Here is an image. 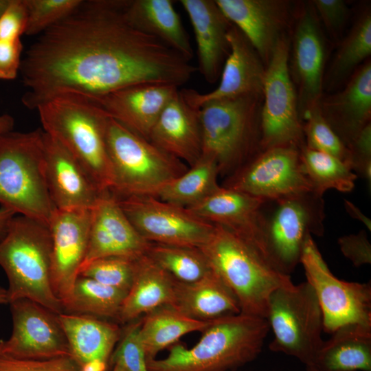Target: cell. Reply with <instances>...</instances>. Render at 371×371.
I'll return each instance as SVG.
<instances>
[{
  "label": "cell",
  "mask_w": 371,
  "mask_h": 371,
  "mask_svg": "<svg viewBox=\"0 0 371 371\" xmlns=\"http://www.w3.org/2000/svg\"><path fill=\"white\" fill-rule=\"evenodd\" d=\"M126 0L83 1L41 34L22 58L20 74L30 109L64 94L95 99L138 84L177 87L197 68L127 21Z\"/></svg>",
  "instance_id": "obj_1"
},
{
  "label": "cell",
  "mask_w": 371,
  "mask_h": 371,
  "mask_svg": "<svg viewBox=\"0 0 371 371\" xmlns=\"http://www.w3.org/2000/svg\"><path fill=\"white\" fill-rule=\"evenodd\" d=\"M267 319L238 313L210 322L191 348L175 344L164 359H146L148 371H227L254 360L269 331Z\"/></svg>",
  "instance_id": "obj_2"
},
{
  "label": "cell",
  "mask_w": 371,
  "mask_h": 371,
  "mask_svg": "<svg viewBox=\"0 0 371 371\" xmlns=\"http://www.w3.org/2000/svg\"><path fill=\"white\" fill-rule=\"evenodd\" d=\"M36 109L42 130L83 166L101 192L111 191L113 180L106 145L109 117L102 108L85 96L64 94Z\"/></svg>",
  "instance_id": "obj_3"
},
{
  "label": "cell",
  "mask_w": 371,
  "mask_h": 371,
  "mask_svg": "<svg viewBox=\"0 0 371 371\" xmlns=\"http://www.w3.org/2000/svg\"><path fill=\"white\" fill-rule=\"evenodd\" d=\"M200 249L236 296L240 313L266 319L272 293L293 284L290 276L277 271L252 245L221 225L214 224Z\"/></svg>",
  "instance_id": "obj_4"
},
{
  "label": "cell",
  "mask_w": 371,
  "mask_h": 371,
  "mask_svg": "<svg viewBox=\"0 0 371 371\" xmlns=\"http://www.w3.org/2000/svg\"><path fill=\"white\" fill-rule=\"evenodd\" d=\"M52 237L48 225L14 216L0 240V266L8 282V304L26 298L52 312H63L52 284Z\"/></svg>",
  "instance_id": "obj_5"
},
{
  "label": "cell",
  "mask_w": 371,
  "mask_h": 371,
  "mask_svg": "<svg viewBox=\"0 0 371 371\" xmlns=\"http://www.w3.org/2000/svg\"><path fill=\"white\" fill-rule=\"evenodd\" d=\"M43 137L37 128L0 137V205L48 225L56 208L45 176Z\"/></svg>",
  "instance_id": "obj_6"
},
{
  "label": "cell",
  "mask_w": 371,
  "mask_h": 371,
  "mask_svg": "<svg viewBox=\"0 0 371 371\" xmlns=\"http://www.w3.org/2000/svg\"><path fill=\"white\" fill-rule=\"evenodd\" d=\"M262 95L210 100L201 106L202 156L232 175L260 151Z\"/></svg>",
  "instance_id": "obj_7"
},
{
  "label": "cell",
  "mask_w": 371,
  "mask_h": 371,
  "mask_svg": "<svg viewBox=\"0 0 371 371\" xmlns=\"http://www.w3.org/2000/svg\"><path fill=\"white\" fill-rule=\"evenodd\" d=\"M106 145L117 198L156 196L166 185L187 170L179 159L109 117Z\"/></svg>",
  "instance_id": "obj_8"
},
{
  "label": "cell",
  "mask_w": 371,
  "mask_h": 371,
  "mask_svg": "<svg viewBox=\"0 0 371 371\" xmlns=\"http://www.w3.org/2000/svg\"><path fill=\"white\" fill-rule=\"evenodd\" d=\"M324 219L323 196L313 191L264 199L260 224L270 264L289 276L300 263L308 238L324 235Z\"/></svg>",
  "instance_id": "obj_9"
},
{
  "label": "cell",
  "mask_w": 371,
  "mask_h": 371,
  "mask_svg": "<svg viewBox=\"0 0 371 371\" xmlns=\"http://www.w3.org/2000/svg\"><path fill=\"white\" fill-rule=\"evenodd\" d=\"M273 339L269 348L311 367L323 339L322 313L315 293L306 281L275 290L266 317Z\"/></svg>",
  "instance_id": "obj_10"
},
{
  "label": "cell",
  "mask_w": 371,
  "mask_h": 371,
  "mask_svg": "<svg viewBox=\"0 0 371 371\" xmlns=\"http://www.w3.org/2000/svg\"><path fill=\"white\" fill-rule=\"evenodd\" d=\"M290 41L284 34L265 65L263 106L260 114V150L274 146L304 143L297 95L289 67Z\"/></svg>",
  "instance_id": "obj_11"
},
{
  "label": "cell",
  "mask_w": 371,
  "mask_h": 371,
  "mask_svg": "<svg viewBox=\"0 0 371 371\" xmlns=\"http://www.w3.org/2000/svg\"><path fill=\"white\" fill-rule=\"evenodd\" d=\"M300 263L320 306L324 331L332 333L348 324L371 327L370 283L347 282L335 276L313 237L304 245Z\"/></svg>",
  "instance_id": "obj_12"
},
{
  "label": "cell",
  "mask_w": 371,
  "mask_h": 371,
  "mask_svg": "<svg viewBox=\"0 0 371 371\" xmlns=\"http://www.w3.org/2000/svg\"><path fill=\"white\" fill-rule=\"evenodd\" d=\"M117 201L137 232L152 243L200 248L214 229L213 223L186 207L155 196H132Z\"/></svg>",
  "instance_id": "obj_13"
},
{
  "label": "cell",
  "mask_w": 371,
  "mask_h": 371,
  "mask_svg": "<svg viewBox=\"0 0 371 371\" xmlns=\"http://www.w3.org/2000/svg\"><path fill=\"white\" fill-rule=\"evenodd\" d=\"M223 187L263 199L312 191L302 164L300 148L293 145L260 150L229 175Z\"/></svg>",
  "instance_id": "obj_14"
},
{
  "label": "cell",
  "mask_w": 371,
  "mask_h": 371,
  "mask_svg": "<svg viewBox=\"0 0 371 371\" xmlns=\"http://www.w3.org/2000/svg\"><path fill=\"white\" fill-rule=\"evenodd\" d=\"M12 330L3 341L2 354L46 360L71 357L58 314L26 298L10 302Z\"/></svg>",
  "instance_id": "obj_15"
},
{
  "label": "cell",
  "mask_w": 371,
  "mask_h": 371,
  "mask_svg": "<svg viewBox=\"0 0 371 371\" xmlns=\"http://www.w3.org/2000/svg\"><path fill=\"white\" fill-rule=\"evenodd\" d=\"M289 72L294 83L299 113L319 104L324 87L326 47L319 18L312 5L304 8L294 28Z\"/></svg>",
  "instance_id": "obj_16"
},
{
  "label": "cell",
  "mask_w": 371,
  "mask_h": 371,
  "mask_svg": "<svg viewBox=\"0 0 371 371\" xmlns=\"http://www.w3.org/2000/svg\"><path fill=\"white\" fill-rule=\"evenodd\" d=\"M91 216V209L56 210L48 224L52 245V284L63 306L87 255Z\"/></svg>",
  "instance_id": "obj_17"
},
{
  "label": "cell",
  "mask_w": 371,
  "mask_h": 371,
  "mask_svg": "<svg viewBox=\"0 0 371 371\" xmlns=\"http://www.w3.org/2000/svg\"><path fill=\"white\" fill-rule=\"evenodd\" d=\"M91 214L88 248L81 269L100 258H137L146 253L151 243L135 229L111 191L102 193Z\"/></svg>",
  "instance_id": "obj_18"
},
{
  "label": "cell",
  "mask_w": 371,
  "mask_h": 371,
  "mask_svg": "<svg viewBox=\"0 0 371 371\" xmlns=\"http://www.w3.org/2000/svg\"><path fill=\"white\" fill-rule=\"evenodd\" d=\"M45 176L58 210H91L100 192L83 166L59 142L44 132Z\"/></svg>",
  "instance_id": "obj_19"
},
{
  "label": "cell",
  "mask_w": 371,
  "mask_h": 371,
  "mask_svg": "<svg viewBox=\"0 0 371 371\" xmlns=\"http://www.w3.org/2000/svg\"><path fill=\"white\" fill-rule=\"evenodd\" d=\"M229 22L249 41L265 65L280 38L290 16L284 0H215Z\"/></svg>",
  "instance_id": "obj_20"
},
{
  "label": "cell",
  "mask_w": 371,
  "mask_h": 371,
  "mask_svg": "<svg viewBox=\"0 0 371 371\" xmlns=\"http://www.w3.org/2000/svg\"><path fill=\"white\" fill-rule=\"evenodd\" d=\"M227 39L229 52L223 64L218 86L206 93L183 89L190 102L197 107L205 102L247 95H262L265 66L255 49L234 25Z\"/></svg>",
  "instance_id": "obj_21"
},
{
  "label": "cell",
  "mask_w": 371,
  "mask_h": 371,
  "mask_svg": "<svg viewBox=\"0 0 371 371\" xmlns=\"http://www.w3.org/2000/svg\"><path fill=\"white\" fill-rule=\"evenodd\" d=\"M263 201V199L221 186L203 201L187 209L202 219L236 234L270 264L260 224V207Z\"/></svg>",
  "instance_id": "obj_22"
},
{
  "label": "cell",
  "mask_w": 371,
  "mask_h": 371,
  "mask_svg": "<svg viewBox=\"0 0 371 371\" xmlns=\"http://www.w3.org/2000/svg\"><path fill=\"white\" fill-rule=\"evenodd\" d=\"M171 156L193 166L202 155L201 109L192 104L183 89L176 91L150 133L149 139Z\"/></svg>",
  "instance_id": "obj_23"
},
{
  "label": "cell",
  "mask_w": 371,
  "mask_h": 371,
  "mask_svg": "<svg viewBox=\"0 0 371 371\" xmlns=\"http://www.w3.org/2000/svg\"><path fill=\"white\" fill-rule=\"evenodd\" d=\"M179 88L167 84H138L91 100L109 117L148 140L161 111Z\"/></svg>",
  "instance_id": "obj_24"
},
{
  "label": "cell",
  "mask_w": 371,
  "mask_h": 371,
  "mask_svg": "<svg viewBox=\"0 0 371 371\" xmlns=\"http://www.w3.org/2000/svg\"><path fill=\"white\" fill-rule=\"evenodd\" d=\"M193 27L199 70L205 80L215 82L229 52L228 32L232 24L215 0H180Z\"/></svg>",
  "instance_id": "obj_25"
},
{
  "label": "cell",
  "mask_w": 371,
  "mask_h": 371,
  "mask_svg": "<svg viewBox=\"0 0 371 371\" xmlns=\"http://www.w3.org/2000/svg\"><path fill=\"white\" fill-rule=\"evenodd\" d=\"M319 106L327 122L348 148L370 122V62L360 66L340 92L320 100Z\"/></svg>",
  "instance_id": "obj_26"
},
{
  "label": "cell",
  "mask_w": 371,
  "mask_h": 371,
  "mask_svg": "<svg viewBox=\"0 0 371 371\" xmlns=\"http://www.w3.org/2000/svg\"><path fill=\"white\" fill-rule=\"evenodd\" d=\"M169 306L187 317L205 322L240 313L236 296L213 269L193 282L175 279L173 297Z\"/></svg>",
  "instance_id": "obj_27"
},
{
  "label": "cell",
  "mask_w": 371,
  "mask_h": 371,
  "mask_svg": "<svg viewBox=\"0 0 371 371\" xmlns=\"http://www.w3.org/2000/svg\"><path fill=\"white\" fill-rule=\"evenodd\" d=\"M58 319L71 357L80 369L95 363H109L122 335L117 324L91 315L66 312L58 314Z\"/></svg>",
  "instance_id": "obj_28"
},
{
  "label": "cell",
  "mask_w": 371,
  "mask_h": 371,
  "mask_svg": "<svg viewBox=\"0 0 371 371\" xmlns=\"http://www.w3.org/2000/svg\"><path fill=\"white\" fill-rule=\"evenodd\" d=\"M124 14L133 27L157 38L190 62L193 49L172 1L126 0Z\"/></svg>",
  "instance_id": "obj_29"
},
{
  "label": "cell",
  "mask_w": 371,
  "mask_h": 371,
  "mask_svg": "<svg viewBox=\"0 0 371 371\" xmlns=\"http://www.w3.org/2000/svg\"><path fill=\"white\" fill-rule=\"evenodd\" d=\"M175 279L146 254L136 258L133 284L122 305L117 321L129 323L162 306H170Z\"/></svg>",
  "instance_id": "obj_30"
},
{
  "label": "cell",
  "mask_w": 371,
  "mask_h": 371,
  "mask_svg": "<svg viewBox=\"0 0 371 371\" xmlns=\"http://www.w3.org/2000/svg\"><path fill=\"white\" fill-rule=\"evenodd\" d=\"M323 341L313 363L319 371H371V327L343 326Z\"/></svg>",
  "instance_id": "obj_31"
},
{
  "label": "cell",
  "mask_w": 371,
  "mask_h": 371,
  "mask_svg": "<svg viewBox=\"0 0 371 371\" xmlns=\"http://www.w3.org/2000/svg\"><path fill=\"white\" fill-rule=\"evenodd\" d=\"M210 321L194 319L169 306H162L141 319L140 336L146 359H155L161 350L180 337L194 331H203Z\"/></svg>",
  "instance_id": "obj_32"
},
{
  "label": "cell",
  "mask_w": 371,
  "mask_h": 371,
  "mask_svg": "<svg viewBox=\"0 0 371 371\" xmlns=\"http://www.w3.org/2000/svg\"><path fill=\"white\" fill-rule=\"evenodd\" d=\"M220 174L216 161L202 156L183 174L171 181L155 197L183 207H191L220 188L217 177Z\"/></svg>",
  "instance_id": "obj_33"
},
{
  "label": "cell",
  "mask_w": 371,
  "mask_h": 371,
  "mask_svg": "<svg viewBox=\"0 0 371 371\" xmlns=\"http://www.w3.org/2000/svg\"><path fill=\"white\" fill-rule=\"evenodd\" d=\"M126 294L124 291L79 276L63 304V312L117 320Z\"/></svg>",
  "instance_id": "obj_34"
},
{
  "label": "cell",
  "mask_w": 371,
  "mask_h": 371,
  "mask_svg": "<svg viewBox=\"0 0 371 371\" xmlns=\"http://www.w3.org/2000/svg\"><path fill=\"white\" fill-rule=\"evenodd\" d=\"M300 158L315 194L323 196L330 189L341 192H350L354 189L357 175L340 159L305 145L300 148Z\"/></svg>",
  "instance_id": "obj_35"
},
{
  "label": "cell",
  "mask_w": 371,
  "mask_h": 371,
  "mask_svg": "<svg viewBox=\"0 0 371 371\" xmlns=\"http://www.w3.org/2000/svg\"><path fill=\"white\" fill-rule=\"evenodd\" d=\"M371 54V13L366 10L356 20L341 43L327 74L328 87H335Z\"/></svg>",
  "instance_id": "obj_36"
},
{
  "label": "cell",
  "mask_w": 371,
  "mask_h": 371,
  "mask_svg": "<svg viewBox=\"0 0 371 371\" xmlns=\"http://www.w3.org/2000/svg\"><path fill=\"white\" fill-rule=\"evenodd\" d=\"M146 254L181 282H193L212 269L200 248L150 243Z\"/></svg>",
  "instance_id": "obj_37"
},
{
  "label": "cell",
  "mask_w": 371,
  "mask_h": 371,
  "mask_svg": "<svg viewBox=\"0 0 371 371\" xmlns=\"http://www.w3.org/2000/svg\"><path fill=\"white\" fill-rule=\"evenodd\" d=\"M301 120L306 147L329 154L351 167L350 151L324 118L319 103L304 111Z\"/></svg>",
  "instance_id": "obj_38"
},
{
  "label": "cell",
  "mask_w": 371,
  "mask_h": 371,
  "mask_svg": "<svg viewBox=\"0 0 371 371\" xmlns=\"http://www.w3.org/2000/svg\"><path fill=\"white\" fill-rule=\"evenodd\" d=\"M135 260L120 256L100 258L83 267L79 276L128 293L134 279Z\"/></svg>",
  "instance_id": "obj_39"
},
{
  "label": "cell",
  "mask_w": 371,
  "mask_h": 371,
  "mask_svg": "<svg viewBox=\"0 0 371 371\" xmlns=\"http://www.w3.org/2000/svg\"><path fill=\"white\" fill-rule=\"evenodd\" d=\"M82 0H24L27 10L25 34L40 35L76 11Z\"/></svg>",
  "instance_id": "obj_40"
},
{
  "label": "cell",
  "mask_w": 371,
  "mask_h": 371,
  "mask_svg": "<svg viewBox=\"0 0 371 371\" xmlns=\"http://www.w3.org/2000/svg\"><path fill=\"white\" fill-rule=\"evenodd\" d=\"M141 319L129 322L122 332L109 363L122 367L126 371H148L146 357L140 336Z\"/></svg>",
  "instance_id": "obj_41"
},
{
  "label": "cell",
  "mask_w": 371,
  "mask_h": 371,
  "mask_svg": "<svg viewBox=\"0 0 371 371\" xmlns=\"http://www.w3.org/2000/svg\"><path fill=\"white\" fill-rule=\"evenodd\" d=\"M0 371H81L71 357L38 360L0 354Z\"/></svg>",
  "instance_id": "obj_42"
},
{
  "label": "cell",
  "mask_w": 371,
  "mask_h": 371,
  "mask_svg": "<svg viewBox=\"0 0 371 371\" xmlns=\"http://www.w3.org/2000/svg\"><path fill=\"white\" fill-rule=\"evenodd\" d=\"M348 150L352 170L371 186V124L365 126L354 139Z\"/></svg>",
  "instance_id": "obj_43"
},
{
  "label": "cell",
  "mask_w": 371,
  "mask_h": 371,
  "mask_svg": "<svg viewBox=\"0 0 371 371\" xmlns=\"http://www.w3.org/2000/svg\"><path fill=\"white\" fill-rule=\"evenodd\" d=\"M317 17L335 36L343 30L349 15V9L342 0H314L311 3Z\"/></svg>",
  "instance_id": "obj_44"
},
{
  "label": "cell",
  "mask_w": 371,
  "mask_h": 371,
  "mask_svg": "<svg viewBox=\"0 0 371 371\" xmlns=\"http://www.w3.org/2000/svg\"><path fill=\"white\" fill-rule=\"evenodd\" d=\"M337 243L343 255L356 267L371 263V244L365 229L342 236Z\"/></svg>",
  "instance_id": "obj_45"
},
{
  "label": "cell",
  "mask_w": 371,
  "mask_h": 371,
  "mask_svg": "<svg viewBox=\"0 0 371 371\" xmlns=\"http://www.w3.org/2000/svg\"><path fill=\"white\" fill-rule=\"evenodd\" d=\"M27 10L24 0H10L0 17V39L21 38L25 34Z\"/></svg>",
  "instance_id": "obj_46"
},
{
  "label": "cell",
  "mask_w": 371,
  "mask_h": 371,
  "mask_svg": "<svg viewBox=\"0 0 371 371\" xmlns=\"http://www.w3.org/2000/svg\"><path fill=\"white\" fill-rule=\"evenodd\" d=\"M22 50L21 38L0 39V80L16 78L21 65Z\"/></svg>",
  "instance_id": "obj_47"
},
{
  "label": "cell",
  "mask_w": 371,
  "mask_h": 371,
  "mask_svg": "<svg viewBox=\"0 0 371 371\" xmlns=\"http://www.w3.org/2000/svg\"><path fill=\"white\" fill-rule=\"evenodd\" d=\"M344 207L347 213L352 218L362 223L369 231L371 230V221L352 202L344 200Z\"/></svg>",
  "instance_id": "obj_48"
},
{
  "label": "cell",
  "mask_w": 371,
  "mask_h": 371,
  "mask_svg": "<svg viewBox=\"0 0 371 371\" xmlns=\"http://www.w3.org/2000/svg\"><path fill=\"white\" fill-rule=\"evenodd\" d=\"M12 211L0 207V240L5 236L11 219L15 216Z\"/></svg>",
  "instance_id": "obj_49"
},
{
  "label": "cell",
  "mask_w": 371,
  "mask_h": 371,
  "mask_svg": "<svg viewBox=\"0 0 371 371\" xmlns=\"http://www.w3.org/2000/svg\"><path fill=\"white\" fill-rule=\"evenodd\" d=\"M14 126V120L12 116L7 113H0V137L12 131Z\"/></svg>",
  "instance_id": "obj_50"
},
{
  "label": "cell",
  "mask_w": 371,
  "mask_h": 371,
  "mask_svg": "<svg viewBox=\"0 0 371 371\" xmlns=\"http://www.w3.org/2000/svg\"><path fill=\"white\" fill-rule=\"evenodd\" d=\"M7 303H8L7 291L0 286V304Z\"/></svg>",
  "instance_id": "obj_51"
},
{
  "label": "cell",
  "mask_w": 371,
  "mask_h": 371,
  "mask_svg": "<svg viewBox=\"0 0 371 371\" xmlns=\"http://www.w3.org/2000/svg\"><path fill=\"white\" fill-rule=\"evenodd\" d=\"M10 0H0V17L7 9Z\"/></svg>",
  "instance_id": "obj_52"
},
{
  "label": "cell",
  "mask_w": 371,
  "mask_h": 371,
  "mask_svg": "<svg viewBox=\"0 0 371 371\" xmlns=\"http://www.w3.org/2000/svg\"><path fill=\"white\" fill-rule=\"evenodd\" d=\"M113 371H126V370L120 366L115 365L113 366Z\"/></svg>",
  "instance_id": "obj_53"
},
{
  "label": "cell",
  "mask_w": 371,
  "mask_h": 371,
  "mask_svg": "<svg viewBox=\"0 0 371 371\" xmlns=\"http://www.w3.org/2000/svg\"><path fill=\"white\" fill-rule=\"evenodd\" d=\"M2 348H3V341H0V354L2 353Z\"/></svg>",
  "instance_id": "obj_54"
},
{
  "label": "cell",
  "mask_w": 371,
  "mask_h": 371,
  "mask_svg": "<svg viewBox=\"0 0 371 371\" xmlns=\"http://www.w3.org/2000/svg\"><path fill=\"white\" fill-rule=\"evenodd\" d=\"M307 371H319V370H315L314 368H306Z\"/></svg>",
  "instance_id": "obj_55"
}]
</instances>
